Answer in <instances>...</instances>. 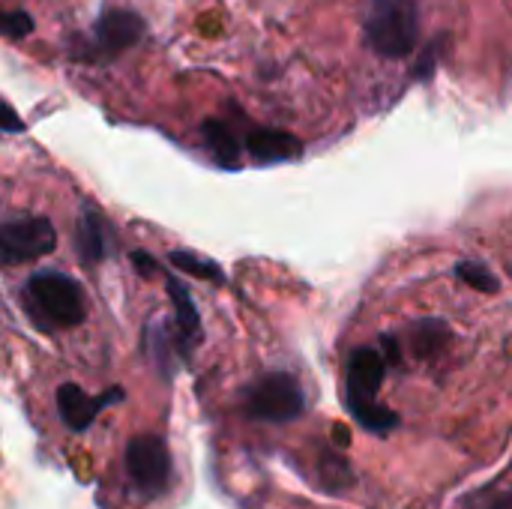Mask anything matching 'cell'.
<instances>
[{
	"mask_svg": "<svg viewBox=\"0 0 512 509\" xmlns=\"http://www.w3.org/2000/svg\"><path fill=\"white\" fill-rule=\"evenodd\" d=\"M447 339V327L438 324V321H423L417 330H414V351L420 357H426L429 351H435L438 345H444Z\"/></svg>",
	"mask_w": 512,
	"mask_h": 509,
	"instance_id": "obj_16",
	"label": "cell"
},
{
	"mask_svg": "<svg viewBox=\"0 0 512 509\" xmlns=\"http://www.w3.org/2000/svg\"><path fill=\"white\" fill-rule=\"evenodd\" d=\"M132 264H135L138 273H144V276H153V273H156V261L147 258V255H141V252H132Z\"/></svg>",
	"mask_w": 512,
	"mask_h": 509,
	"instance_id": "obj_18",
	"label": "cell"
},
{
	"mask_svg": "<svg viewBox=\"0 0 512 509\" xmlns=\"http://www.w3.org/2000/svg\"><path fill=\"white\" fill-rule=\"evenodd\" d=\"M27 303L48 330L78 327L87 315L81 285L63 273H36L27 282Z\"/></svg>",
	"mask_w": 512,
	"mask_h": 509,
	"instance_id": "obj_4",
	"label": "cell"
},
{
	"mask_svg": "<svg viewBox=\"0 0 512 509\" xmlns=\"http://www.w3.org/2000/svg\"><path fill=\"white\" fill-rule=\"evenodd\" d=\"M3 27H6V36L18 39V36H27V33L33 30V18H30L24 9H18V12H6Z\"/></svg>",
	"mask_w": 512,
	"mask_h": 509,
	"instance_id": "obj_17",
	"label": "cell"
},
{
	"mask_svg": "<svg viewBox=\"0 0 512 509\" xmlns=\"http://www.w3.org/2000/svg\"><path fill=\"white\" fill-rule=\"evenodd\" d=\"M123 471L132 489L147 498H165L174 483V462L168 453V444L159 435H138L123 450Z\"/></svg>",
	"mask_w": 512,
	"mask_h": 509,
	"instance_id": "obj_5",
	"label": "cell"
},
{
	"mask_svg": "<svg viewBox=\"0 0 512 509\" xmlns=\"http://www.w3.org/2000/svg\"><path fill=\"white\" fill-rule=\"evenodd\" d=\"M75 249L84 267H93L105 255V234H102V219L96 213H84L75 228Z\"/></svg>",
	"mask_w": 512,
	"mask_h": 509,
	"instance_id": "obj_12",
	"label": "cell"
},
{
	"mask_svg": "<svg viewBox=\"0 0 512 509\" xmlns=\"http://www.w3.org/2000/svg\"><path fill=\"white\" fill-rule=\"evenodd\" d=\"M240 405H243V414L249 420L282 426V423H294L297 417H303L306 393H303V387L297 384L294 375L270 372V375H261L258 381H252L243 390Z\"/></svg>",
	"mask_w": 512,
	"mask_h": 509,
	"instance_id": "obj_3",
	"label": "cell"
},
{
	"mask_svg": "<svg viewBox=\"0 0 512 509\" xmlns=\"http://www.w3.org/2000/svg\"><path fill=\"white\" fill-rule=\"evenodd\" d=\"M3 111H6V123H3V129H6V132H18V129H21V123H18V117H15V111H12L9 105H6Z\"/></svg>",
	"mask_w": 512,
	"mask_h": 509,
	"instance_id": "obj_19",
	"label": "cell"
},
{
	"mask_svg": "<svg viewBox=\"0 0 512 509\" xmlns=\"http://www.w3.org/2000/svg\"><path fill=\"white\" fill-rule=\"evenodd\" d=\"M384 375H387V357L378 354L375 348H357L351 354L348 378H345L348 411L372 435H387V432H393L399 426V414L378 405Z\"/></svg>",
	"mask_w": 512,
	"mask_h": 509,
	"instance_id": "obj_1",
	"label": "cell"
},
{
	"mask_svg": "<svg viewBox=\"0 0 512 509\" xmlns=\"http://www.w3.org/2000/svg\"><path fill=\"white\" fill-rule=\"evenodd\" d=\"M57 246V231L45 216H9L0 231V258L6 267L39 261Z\"/></svg>",
	"mask_w": 512,
	"mask_h": 509,
	"instance_id": "obj_6",
	"label": "cell"
},
{
	"mask_svg": "<svg viewBox=\"0 0 512 509\" xmlns=\"http://www.w3.org/2000/svg\"><path fill=\"white\" fill-rule=\"evenodd\" d=\"M459 509H512V486L480 489L462 498Z\"/></svg>",
	"mask_w": 512,
	"mask_h": 509,
	"instance_id": "obj_14",
	"label": "cell"
},
{
	"mask_svg": "<svg viewBox=\"0 0 512 509\" xmlns=\"http://www.w3.org/2000/svg\"><path fill=\"white\" fill-rule=\"evenodd\" d=\"M168 261H171L177 270L192 273V276L207 279V282H222V279H225V273H222V267H219V264L204 261V258H198V255H192V252H171V255H168Z\"/></svg>",
	"mask_w": 512,
	"mask_h": 509,
	"instance_id": "obj_13",
	"label": "cell"
},
{
	"mask_svg": "<svg viewBox=\"0 0 512 509\" xmlns=\"http://www.w3.org/2000/svg\"><path fill=\"white\" fill-rule=\"evenodd\" d=\"M456 276H459L465 285H471L474 291L495 294V291L501 288L498 276H492L483 264H474V261H462V264H456Z\"/></svg>",
	"mask_w": 512,
	"mask_h": 509,
	"instance_id": "obj_15",
	"label": "cell"
},
{
	"mask_svg": "<svg viewBox=\"0 0 512 509\" xmlns=\"http://www.w3.org/2000/svg\"><path fill=\"white\" fill-rule=\"evenodd\" d=\"M201 135H204V141H207V147H210L216 165H222V168H228V171H234V168L240 165V141L234 138V132H231L225 123L207 120V123L201 126Z\"/></svg>",
	"mask_w": 512,
	"mask_h": 509,
	"instance_id": "obj_11",
	"label": "cell"
},
{
	"mask_svg": "<svg viewBox=\"0 0 512 509\" xmlns=\"http://www.w3.org/2000/svg\"><path fill=\"white\" fill-rule=\"evenodd\" d=\"M168 294L174 300V312H177V333H180V354L186 357L189 354V345L192 339L201 336V321H198V312H195V303L189 297V291L177 282V279H168Z\"/></svg>",
	"mask_w": 512,
	"mask_h": 509,
	"instance_id": "obj_10",
	"label": "cell"
},
{
	"mask_svg": "<svg viewBox=\"0 0 512 509\" xmlns=\"http://www.w3.org/2000/svg\"><path fill=\"white\" fill-rule=\"evenodd\" d=\"M363 27L366 42L390 60L408 57L417 48L420 21L414 0H369Z\"/></svg>",
	"mask_w": 512,
	"mask_h": 509,
	"instance_id": "obj_2",
	"label": "cell"
},
{
	"mask_svg": "<svg viewBox=\"0 0 512 509\" xmlns=\"http://www.w3.org/2000/svg\"><path fill=\"white\" fill-rule=\"evenodd\" d=\"M246 150L255 162H288V159H297L300 156V141L291 135V132H282V129H255L249 132L246 138Z\"/></svg>",
	"mask_w": 512,
	"mask_h": 509,
	"instance_id": "obj_9",
	"label": "cell"
},
{
	"mask_svg": "<svg viewBox=\"0 0 512 509\" xmlns=\"http://www.w3.org/2000/svg\"><path fill=\"white\" fill-rule=\"evenodd\" d=\"M117 402H123V390L120 387H114V390H108V393H102V396H87L81 387H75V384H63L60 390H57V414H60V420H63V426L69 429V432H84L105 408H111V405H117Z\"/></svg>",
	"mask_w": 512,
	"mask_h": 509,
	"instance_id": "obj_7",
	"label": "cell"
},
{
	"mask_svg": "<svg viewBox=\"0 0 512 509\" xmlns=\"http://www.w3.org/2000/svg\"><path fill=\"white\" fill-rule=\"evenodd\" d=\"M144 33V21L135 12H111L96 24V45L105 54H117L135 45Z\"/></svg>",
	"mask_w": 512,
	"mask_h": 509,
	"instance_id": "obj_8",
	"label": "cell"
}]
</instances>
